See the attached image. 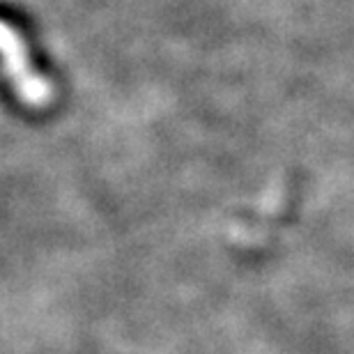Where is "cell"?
I'll use <instances>...</instances> for the list:
<instances>
[{"label":"cell","mask_w":354,"mask_h":354,"mask_svg":"<svg viewBox=\"0 0 354 354\" xmlns=\"http://www.w3.org/2000/svg\"><path fill=\"white\" fill-rule=\"evenodd\" d=\"M0 62L7 74V79L17 90L19 99L30 109H44L51 104V86L41 79L39 74L32 72L30 62H28L26 44L21 35L0 21Z\"/></svg>","instance_id":"1"}]
</instances>
